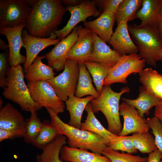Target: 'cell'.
Returning a JSON list of instances; mask_svg holds the SVG:
<instances>
[{"mask_svg": "<svg viewBox=\"0 0 162 162\" xmlns=\"http://www.w3.org/2000/svg\"><path fill=\"white\" fill-rule=\"evenodd\" d=\"M61 0H36L26 22L29 34L39 38L49 37L62 22L67 11Z\"/></svg>", "mask_w": 162, "mask_h": 162, "instance_id": "6da1fadb", "label": "cell"}, {"mask_svg": "<svg viewBox=\"0 0 162 162\" xmlns=\"http://www.w3.org/2000/svg\"><path fill=\"white\" fill-rule=\"evenodd\" d=\"M46 108L50 116L52 124L60 135L67 137V143L69 147L90 150L92 152L101 155L108 146L107 141L99 135L70 125L64 122L51 108Z\"/></svg>", "mask_w": 162, "mask_h": 162, "instance_id": "7a4b0ae2", "label": "cell"}, {"mask_svg": "<svg viewBox=\"0 0 162 162\" xmlns=\"http://www.w3.org/2000/svg\"><path fill=\"white\" fill-rule=\"evenodd\" d=\"M128 29L141 58L156 67L157 62L162 61V38L158 28L134 24L128 25Z\"/></svg>", "mask_w": 162, "mask_h": 162, "instance_id": "3957f363", "label": "cell"}, {"mask_svg": "<svg viewBox=\"0 0 162 162\" xmlns=\"http://www.w3.org/2000/svg\"><path fill=\"white\" fill-rule=\"evenodd\" d=\"M130 91V88L125 86L120 92H116L110 86H104L99 96L90 102L93 112H101L107 120L108 130L117 135L122 128L119 115V100L123 94Z\"/></svg>", "mask_w": 162, "mask_h": 162, "instance_id": "277c9868", "label": "cell"}, {"mask_svg": "<svg viewBox=\"0 0 162 162\" xmlns=\"http://www.w3.org/2000/svg\"><path fill=\"white\" fill-rule=\"evenodd\" d=\"M24 70L20 64L10 67L7 76V85L2 93L4 97L19 105L22 110L31 113L43 107L32 98L24 81Z\"/></svg>", "mask_w": 162, "mask_h": 162, "instance_id": "5b68a950", "label": "cell"}, {"mask_svg": "<svg viewBox=\"0 0 162 162\" xmlns=\"http://www.w3.org/2000/svg\"><path fill=\"white\" fill-rule=\"evenodd\" d=\"M145 60L137 53L122 56L116 64L110 68L103 85L110 86L114 83H128L127 78L132 73L139 74L144 69Z\"/></svg>", "mask_w": 162, "mask_h": 162, "instance_id": "8992f818", "label": "cell"}, {"mask_svg": "<svg viewBox=\"0 0 162 162\" xmlns=\"http://www.w3.org/2000/svg\"><path fill=\"white\" fill-rule=\"evenodd\" d=\"M79 64L67 59L63 71L47 81L52 87L58 96L65 102L75 94L79 75Z\"/></svg>", "mask_w": 162, "mask_h": 162, "instance_id": "52a82bcc", "label": "cell"}, {"mask_svg": "<svg viewBox=\"0 0 162 162\" xmlns=\"http://www.w3.org/2000/svg\"><path fill=\"white\" fill-rule=\"evenodd\" d=\"M31 8L27 0H0V27L12 28L26 23Z\"/></svg>", "mask_w": 162, "mask_h": 162, "instance_id": "ba28073f", "label": "cell"}, {"mask_svg": "<svg viewBox=\"0 0 162 162\" xmlns=\"http://www.w3.org/2000/svg\"><path fill=\"white\" fill-rule=\"evenodd\" d=\"M27 83L30 95L36 103L42 107L51 108L58 114L64 111V101L47 81H28Z\"/></svg>", "mask_w": 162, "mask_h": 162, "instance_id": "9c48e42d", "label": "cell"}, {"mask_svg": "<svg viewBox=\"0 0 162 162\" xmlns=\"http://www.w3.org/2000/svg\"><path fill=\"white\" fill-rule=\"evenodd\" d=\"M70 14V17L66 25L62 29L55 31L53 33L57 39L60 41L70 34L74 28L80 22H84L91 16L99 17L102 12L96 6L89 0H83L79 5L74 7H66Z\"/></svg>", "mask_w": 162, "mask_h": 162, "instance_id": "30bf717a", "label": "cell"}, {"mask_svg": "<svg viewBox=\"0 0 162 162\" xmlns=\"http://www.w3.org/2000/svg\"><path fill=\"white\" fill-rule=\"evenodd\" d=\"M78 26L75 27L69 35L45 55L48 65L57 72L64 69L68 53L77 39Z\"/></svg>", "mask_w": 162, "mask_h": 162, "instance_id": "8fae6325", "label": "cell"}, {"mask_svg": "<svg viewBox=\"0 0 162 162\" xmlns=\"http://www.w3.org/2000/svg\"><path fill=\"white\" fill-rule=\"evenodd\" d=\"M26 23H22L18 26L11 28L0 27V33L4 35L9 45L8 62L10 67L16 66L20 64H24L26 57L20 52L21 48L24 47L22 33Z\"/></svg>", "mask_w": 162, "mask_h": 162, "instance_id": "7c38bea8", "label": "cell"}, {"mask_svg": "<svg viewBox=\"0 0 162 162\" xmlns=\"http://www.w3.org/2000/svg\"><path fill=\"white\" fill-rule=\"evenodd\" d=\"M22 38L26 52V61L23 64L25 74L40 52L48 46L56 45L60 41L56 39V36L54 33L49 37L39 38L30 35L26 29L23 30Z\"/></svg>", "mask_w": 162, "mask_h": 162, "instance_id": "4fadbf2b", "label": "cell"}, {"mask_svg": "<svg viewBox=\"0 0 162 162\" xmlns=\"http://www.w3.org/2000/svg\"><path fill=\"white\" fill-rule=\"evenodd\" d=\"M119 115L123 116L124 123L118 136H126L131 133L148 132L150 128L146 119L140 116L135 108L125 102L120 105Z\"/></svg>", "mask_w": 162, "mask_h": 162, "instance_id": "5bb4252c", "label": "cell"}, {"mask_svg": "<svg viewBox=\"0 0 162 162\" xmlns=\"http://www.w3.org/2000/svg\"><path fill=\"white\" fill-rule=\"evenodd\" d=\"M94 47L92 32L81 25L79 26L77 39L69 52L67 59L84 63L92 53Z\"/></svg>", "mask_w": 162, "mask_h": 162, "instance_id": "9a60e30c", "label": "cell"}, {"mask_svg": "<svg viewBox=\"0 0 162 162\" xmlns=\"http://www.w3.org/2000/svg\"><path fill=\"white\" fill-rule=\"evenodd\" d=\"M25 120L20 112L8 103L0 109V128L12 131L23 137L26 131Z\"/></svg>", "mask_w": 162, "mask_h": 162, "instance_id": "2e32d148", "label": "cell"}, {"mask_svg": "<svg viewBox=\"0 0 162 162\" xmlns=\"http://www.w3.org/2000/svg\"><path fill=\"white\" fill-rule=\"evenodd\" d=\"M115 13L105 11L102 13L96 19L83 22L85 27L97 34L105 43H109L113 34V28L115 20Z\"/></svg>", "mask_w": 162, "mask_h": 162, "instance_id": "e0dca14e", "label": "cell"}, {"mask_svg": "<svg viewBox=\"0 0 162 162\" xmlns=\"http://www.w3.org/2000/svg\"><path fill=\"white\" fill-rule=\"evenodd\" d=\"M109 43L114 50L122 56L137 53L139 52L136 45L130 37L126 22L117 25Z\"/></svg>", "mask_w": 162, "mask_h": 162, "instance_id": "ac0fdd59", "label": "cell"}, {"mask_svg": "<svg viewBox=\"0 0 162 162\" xmlns=\"http://www.w3.org/2000/svg\"><path fill=\"white\" fill-rule=\"evenodd\" d=\"M92 34L94 49L87 61L99 63L109 68L113 67L122 56L111 49L97 34Z\"/></svg>", "mask_w": 162, "mask_h": 162, "instance_id": "d6986e66", "label": "cell"}, {"mask_svg": "<svg viewBox=\"0 0 162 162\" xmlns=\"http://www.w3.org/2000/svg\"><path fill=\"white\" fill-rule=\"evenodd\" d=\"M162 5V0H142V7L135 17L141 21L139 26L158 28L161 18Z\"/></svg>", "mask_w": 162, "mask_h": 162, "instance_id": "ffe728a7", "label": "cell"}, {"mask_svg": "<svg viewBox=\"0 0 162 162\" xmlns=\"http://www.w3.org/2000/svg\"><path fill=\"white\" fill-rule=\"evenodd\" d=\"M60 157L62 160L67 162H112L104 155L67 146L62 148Z\"/></svg>", "mask_w": 162, "mask_h": 162, "instance_id": "44dd1931", "label": "cell"}, {"mask_svg": "<svg viewBox=\"0 0 162 162\" xmlns=\"http://www.w3.org/2000/svg\"><path fill=\"white\" fill-rule=\"evenodd\" d=\"M122 100L136 109L140 116L144 118V115H148L150 109L155 106L161 99L142 86L139 88V95L136 99H130L122 98Z\"/></svg>", "mask_w": 162, "mask_h": 162, "instance_id": "7402d4cb", "label": "cell"}, {"mask_svg": "<svg viewBox=\"0 0 162 162\" xmlns=\"http://www.w3.org/2000/svg\"><path fill=\"white\" fill-rule=\"evenodd\" d=\"M85 110L87 112V116L85 122H82L81 129L97 134L104 139L108 144L119 139V136L111 132L106 129L97 119L92 111L90 102L87 105Z\"/></svg>", "mask_w": 162, "mask_h": 162, "instance_id": "603a6c76", "label": "cell"}, {"mask_svg": "<svg viewBox=\"0 0 162 162\" xmlns=\"http://www.w3.org/2000/svg\"><path fill=\"white\" fill-rule=\"evenodd\" d=\"M94 98L90 95L84 98H79L75 95L68 98L65 102L66 109L69 111L70 116V119L68 123L69 125L80 129L84 110L88 104Z\"/></svg>", "mask_w": 162, "mask_h": 162, "instance_id": "cb8c5ba5", "label": "cell"}, {"mask_svg": "<svg viewBox=\"0 0 162 162\" xmlns=\"http://www.w3.org/2000/svg\"><path fill=\"white\" fill-rule=\"evenodd\" d=\"M46 55L38 56L25 73V77L28 81H47L54 77L53 68L44 64L42 60Z\"/></svg>", "mask_w": 162, "mask_h": 162, "instance_id": "d4e9b609", "label": "cell"}, {"mask_svg": "<svg viewBox=\"0 0 162 162\" xmlns=\"http://www.w3.org/2000/svg\"><path fill=\"white\" fill-rule=\"evenodd\" d=\"M139 75L142 86L162 99V74L151 68H147Z\"/></svg>", "mask_w": 162, "mask_h": 162, "instance_id": "484cf974", "label": "cell"}, {"mask_svg": "<svg viewBox=\"0 0 162 162\" xmlns=\"http://www.w3.org/2000/svg\"><path fill=\"white\" fill-rule=\"evenodd\" d=\"M67 139L65 136L60 135L37 155V162H63L60 154L62 148L67 143Z\"/></svg>", "mask_w": 162, "mask_h": 162, "instance_id": "4316f807", "label": "cell"}, {"mask_svg": "<svg viewBox=\"0 0 162 162\" xmlns=\"http://www.w3.org/2000/svg\"><path fill=\"white\" fill-rule=\"evenodd\" d=\"M87 95L98 98L100 94L95 89L92 80L84 63L79 64V75L75 96L79 98Z\"/></svg>", "mask_w": 162, "mask_h": 162, "instance_id": "83f0119b", "label": "cell"}, {"mask_svg": "<svg viewBox=\"0 0 162 162\" xmlns=\"http://www.w3.org/2000/svg\"><path fill=\"white\" fill-rule=\"evenodd\" d=\"M142 5V0H122L118 6L115 14L117 25L128 22L135 18L136 14Z\"/></svg>", "mask_w": 162, "mask_h": 162, "instance_id": "f1b7e54d", "label": "cell"}, {"mask_svg": "<svg viewBox=\"0 0 162 162\" xmlns=\"http://www.w3.org/2000/svg\"><path fill=\"white\" fill-rule=\"evenodd\" d=\"M42 122L40 132L32 143L34 146L42 150L60 135L51 122L45 120Z\"/></svg>", "mask_w": 162, "mask_h": 162, "instance_id": "f546056e", "label": "cell"}, {"mask_svg": "<svg viewBox=\"0 0 162 162\" xmlns=\"http://www.w3.org/2000/svg\"><path fill=\"white\" fill-rule=\"evenodd\" d=\"M131 136L136 148L142 154H149L158 149L154 138L148 132L133 133Z\"/></svg>", "mask_w": 162, "mask_h": 162, "instance_id": "4dcf8cb0", "label": "cell"}, {"mask_svg": "<svg viewBox=\"0 0 162 162\" xmlns=\"http://www.w3.org/2000/svg\"><path fill=\"white\" fill-rule=\"evenodd\" d=\"M84 63L92 76L96 90L100 94L104 87V82L108 75L110 68L99 63L89 61H86Z\"/></svg>", "mask_w": 162, "mask_h": 162, "instance_id": "1f68e13d", "label": "cell"}, {"mask_svg": "<svg viewBox=\"0 0 162 162\" xmlns=\"http://www.w3.org/2000/svg\"><path fill=\"white\" fill-rule=\"evenodd\" d=\"M31 113L30 117L26 120V131L23 137L25 142L32 144L40 132L43 122L38 118L37 112Z\"/></svg>", "mask_w": 162, "mask_h": 162, "instance_id": "d6a6232c", "label": "cell"}, {"mask_svg": "<svg viewBox=\"0 0 162 162\" xmlns=\"http://www.w3.org/2000/svg\"><path fill=\"white\" fill-rule=\"evenodd\" d=\"M102 154L109 158L112 162H147L148 160V157L128 153H120L108 146L104 150Z\"/></svg>", "mask_w": 162, "mask_h": 162, "instance_id": "836d02e7", "label": "cell"}, {"mask_svg": "<svg viewBox=\"0 0 162 162\" xmlns=\"http://www.w3.org/2000/svg\"><path fill=\"white\" fill-rule=\"evenodd\" d=\"M117 141L109 143L108 146L115 151H121L128 153H136L138 150L134 146L131 136H119Z\"/></svg>", "mask_w": 162, "mask_h": 162, "instance_id": "e575fe53", "label": "cell"}, {"mask_svg": "<svg viewBox=\"0 0 162 162\" xmlns=\"http://www.w3.org/2000/svg\"><path fill=\"white\" fill-rule=\"evenodd\" d=\"M146 122L150 128L152 130L157 148L162 153V123L155 116L151 118H148Z\"/></svg>", "mask_w": 162, "mask_h": 162, "instance_id": "d590c367", "label": "cell"}, {"mask_svg": "<svg viewBox=\"0 0 162 162\" xmlns=\"http://www.w3.org/2000/svg\"><path fill=\"white\" fill-rule=\"evenodd\" d=\"M8 49L0 53V86L4 88L7 86V76L10 68L8 62Z\"/></svg>", "mask_w": 162, "mask_h": 162, "instance_id": "8d00e7d4", "label": "cell"}, {"mask_svg": "<svg viewBox=\"0 0 162 162\" xmlns=\"http://www.w3.org/2000/svg\"><path fill=\"white\" fill-rule=\"evenodd\" d=\"M122 0H93L92 2L102 13L109 11L115 14L118 5Z\"/></svg>", "mask_w": 162, "mask_h": 162, "instance_id": "74e56055", "label": "cell"}, {"mask_svg": "<svg viewBox=\"0 0 162 162\" xmlns=\"http://www.w3.org/2000/svg\"><path fill=\"white\" fill-rule=\"evenodd\" d=\"M21 137L20 136L16 133L12 131L0 128V142L8 139H13L16 138Z\"/></svg>", "mask_w": 162, "mask_h": 162, "instance_id": "f35d334b", "label": "cell"}, {"mask_svg": "<svg viewBox=\"0 0 162 162\" xmlns=\"http://www.w3.org/2000/svg\"><path fill=\"white\" fill-rule=\"evenodd\" d=\"M162 158V153L158 149L149 154L147 162H160Z\"/></svg>", "mask_w": 162, "mask_h": 162, "instance_id": "ab89813d", "label": "cell"}, {"mask_svg": "<svg viewBox=\"0 0 162 162\" xmlns=\"http://www.w3.org/2000/svg\"><path fill=\"white\" fill-rule=\"evenodd\" d=\"M154 116L158 117L162 123V100L155 106Z\"/></svg>", "mask_w": 162, "mask_h": 162, "instance_id": "60d3db41", "label": "cell"}, {"mask_svg": "<svg viewBox=\"0 0 162 162\" xmlns=\"http://www.w3.org/2000/svg\"><path fill=\"white\" fill-rule=\"evenodd\" d=\"M83 0H62V1L66 7H74L81 4Z\"/></svg>", "mask_w": 162, "mask_h": 162, "instance_id": "b9f144b4", "label": "cell"}, {"mask_svg": "<svg viewBox=\"0 0 162 162\" xmlns=\"http://www.w3.org/2000/svg\"><path fill=\"white\" fill-rule=\"evenodd\" d=\"M9 48V45L0 38V48L2 50H7Z\"/></svg>", "mask_w": 162, "mask_h": 162, "instance_id": "7bdbcfd3", "label": "cell"}, {"mask_svg": "<svg viewBox=\"0 0 162 162\" xmlns=\"http://www.w3.org/2000/svg\"><path fill=\"white\" fill-rule=\"evenodd\" d=\"M158 29L162 38V18H160L158 26Z\"/></svg>", "mask_w": 162, "mask_h": 162, "instance_id": "ee69618b", "label": "cell"}, {"mask_svg": "<svg viewBox=\"0 0 162 162\" xmlns=\"http://www.w3.org/2000/svg\"><path fill=\"white\" fill-rule=\"evenodd\" d=\"M3 101L2 100V98L0 97V109L2 108V104L3 103Z\"/></svg>", "mask_w": 162, "mask_h": 162, "instance_id": "f6af8a7d", "label": "cell"}, {"mask_svg": "<svg viewBox=\"0 0 162 162\" xmlns=\"http://www.w3.org/2000/svg\"><path fill=\"white\" fill-rule=\"evenodd\" d=\"M160 17L161 18H162V5L160 10Z\"/></svg>", "mask_w": 162, "mask_h": 162, "instance_id": "bcb514c9", "label": "cell"}, {"mask_svg": "<svg viewBox=\"0 0 162 162\" xmlns=\"http://www.w3.org/2000/svg\"><path fill=\"white\" fill-rule=\"evenodd\" d=\"M160 162H162V159L160 160Z\"/></svg>", "mask_w": 162, "mask_h": 162, "instance_id": "7dc6e473", "label": "cell"}]
</instances>
